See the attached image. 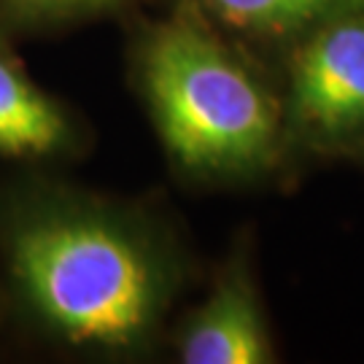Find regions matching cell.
Returning a JSON list of instances; mask_svg holds the SVG:
<instances>
[{
	"label": "cell",
	"instance_id": "277c9868",
	"mask_svg": "<svg viewBox=\"0 0 364 364\" xmlns=\"http://www.w3.org/2000/svg\"><path fill=\"white\" fill-rule=\"evenodd\" d=\"M165 356L178 364H275L281 359L248 230L235 235L203 294L176 313Z\"/></svg>",
	"mask_w": 364,
	"mask_h": 364
},
{
	"label": "cell",
	"instance_id": "5b68a950",
	"mask_svg": "<svg viewBox=\"0 0 364 364\" xmlns=\"http://www.w3.org/2000/svg\"><path fill=\"white\" fill-rule=\"evenodd\" d=\"M95 138L90 119L38 84L16 43L0 36V168H70Z\"/></svg>",
	"mask_w": 364,
	"mask_h": 364
},
{
	"label": "cell",
	"instance_id": "52a82bcc",
	"mask_svg": "<svg viewBox=\"0 0 364 364\" xmlns=\"http://www.w3.org/2000/svg\"><path fill=\"white\" fill-rule=\"evenodd\" d=\"M165 0H0V36L14 41L54 38L97 22H124Z\"/></svg>",
	"mask_w": 364,
	"mask_h": 364
},
{
	"label": "cell",
	"instance_id": "3957f363",
	"mask_svg": "<svg viewBox=\"0 0 364 364\" xmlns=\"http://www.w3.org/2000/svg\"><path fill=\"white\" fill-rule=\"evenodd\" d=\"M284 135L297 170L364 156V6L313 27L273 65Z\"/></svg>",
	"mask_w": 364,
	"mask_h": 364
},
{
	"label": "cell",
	"instance_id": "8992f818",
	"mask_svg": "<svg viewBox=\"0 0 364 364\" xmlns=\"http://www.w3.org/2000/svg\"><path fill=\"white\" fill-rule=\"evenodd\" d=\"M216 27L273 68L313 27L364 0H189Z\"/></svg>",
	"mask_w": 364,
	"mask_h": 364
},
{
	"label": "cell",
	"instance_id": "7a4b0ae2",
	"mask_svg": "<svg viewBox=\"0 0 364 364\" xmlns=\"http://www.w3.org/2000/svg\"><path fill=\"white\" fill-rule=\"evenodd\" d=\"M127 16L124 78L168 170L192 189L287 178L291 156L275 70L189 0Z\"/></svg>",
	"mask_w": 364,
	"mask_h": 364
},
{
	"label": "cell",
	"instance_id": "9c48e42d",
	"mask_svg": "<svg viewBox=\"0 0 364 364\" xmlns=\"http://www.w3.org/2000/svg\"><path fill=\"white\" fill-rule=\"evenodd\" d=\"M362 162H364V156H362Z\"/></svg>",
	"mask_w": 364,
	"mask_h": 364
},
{
	"label": "cell",
	"instance_id": "ba28073f",
	"mask_svg": "<svg viewBox=\"0 0 364 364\" xmlns=\"http://www.w3.org/2000/svg\"><path fill=\"white\" fill-rule=\"evenodd\" d=\"M6 348V338H3V326H0V351Z\"/></svg>",
	"mask_w": 364,
	"mask_h": 364
},
{
	"label": "cell",
	"instance_id": "6da1fadb",
	"mask_svg": "<svg viewBox=\"0 0 364 364\" xmlns=\"http://www.w3.org/2000/svg\"><path fill=\"white\" fill-rule=\"evenodd\" d=\"M200 278L197 248L162 200L95 189L65 168H0L6 348L154 362Z\"/></svg>",
	"mask_w": 364,
	"mask_h": 364
}]
</instances>
